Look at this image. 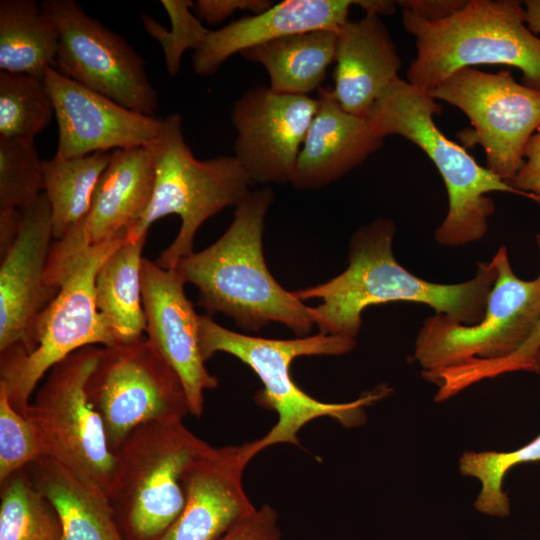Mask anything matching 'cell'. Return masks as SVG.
<instances>
[{
  "instance_id": "23",
  "label": "cell",
  "mask_w": 540,
  "mask_h": 540,
  "mask_svg": "<svg viewBox=\"0 0 540 540\" xmlns=\"http://www.w3.org/2000/svg\"><path fill=\"white\" fill-rule=\"evenodd\" d=\"M26 469L34 485L55 507L64 540H126L104 493L46 456Z\"/></svg>"
},
{
  "instance_id": "5",
  "label": "cell",
  "mask_w": 540,
  "mask_h": 540,
  "mask_svg": "<svg viewBox=\"0 0 540 540\" xmlns=\"http://www.w3.org/2000/svg\"><path fill=\"white\" fill-rule=\"evenodd\" d=\"M417 55L407 72L413 86L430 91L454 72L481 64L514 67L522 84L540 91V37L526 24L516 0H468L451 16L427 21L403 9Z\"/></svg>"
},
{
  "instance_id": "22",
  "label": "cell",
  "mask_w": 540,
  "mask_h": 540,
  "mask_svg": "<svg viewBox=\"0 0 540 540\" xmlns=\"http://www.w3.org/2000/svg\"><path fill=\"white\" fill-rule=\"evenodd\" d=\"M332 95L348 113L366 118L380 94L396 79L402 63L380 16L365 14L337 31Z\"/></svg>"
},
{
  "instance_id": "4",
  "label": "cell",
  "mask_w": 540,
  "mask_h": 540,
  "mask_svg": "<svg viewBox=\"0 0 540 540\" xmlns=\"http://www.w3.org/2000/svg\"><path fill=\"white\" fill-rule=\"evenodd\" d=\"M440 112V104L427 91L398 78L380 94L366 116L378 136L406 138L439 171L449 206L434 234L437 243L458 247L482 239L495 212V203L488 196L492 192L514 193L540 205V196L515 189L448 139L434 121Z\"/></svg>"
},
{
  "instance_id": "35",
  "label": "cell",
  "mask_w": 540,
  "mask_h": 540,
  "mask_svg": "<svg viewBox=\"0 0 540 540\" xmlns=\"http://www.w3.org/2000/svg\"><path fill=\"white\" fill-rule=\"evenodd\" d=\"M277 511L265 504L221 540H281Z\"/></svg>"
},
{
  "instance_id": "27",
  "label": "cell",
  "mask_w": 540,
  "mask_h": 540,
  "mask_svg": "<svg viewBox=\"0 0 540 540\" xmlns=\"http://www.w3.org/2000/svg\"><path fill=\"white\" fill-rule=\"evenodd\" d=\"M110 159L111 152H96L76 158L55 155L42 161L43 192L50 204L54 240L62 239L87 216Z\"/></svg>"
},
{
  "instance_id": "13",
  "label": "cell",
  "mask_w": 540,
  "mask_h": 540,
  "mask_svg": "<svg viewBox=\"0 0 540 540\" xmlns=\"http://www.w3.org/2000/svg\"><path fill=\"white\" fill-rule=\"evenodd\" d=\"M40 6L59 32L57 71L128 109L155 116L157 92L142 57L124 38L73 0H46Z\"/></svg>"
},
{
  "instance_id": "2",
  "label": "cell",
  "mask_w": 540,
  "mask_h": 540,
  "mask_svg": "<svg viewBox=\"0 0 540 540\" xmlns=\"http://www.w3.org/2000/svg\"><path fill=\"white\" fill-rule=\"evenodd\" d=\"M273 199L270 187L251 191L236 206L225 233L181 259L176 269L196 287L198 305L210 315L223 313L248 332L278 322L297 337H306L315 326L312 307L275 280L264 258L265 216Z\"/></svg>"
},
{
  "instance_id": "21",
  "label": "cell",
  "mask_w": 540,
  "mask_h": 540,
  "mask_svg": "<svg viewBox=\"0 0 540 540\" xmlns=\"http://www.w3.org/2000/svg\"><path fill=\"white\" fill-rule=\"evenodd\" d=\"M318 109L300 149L291 184L301 190L322 188L361 164L377 151L384 138L366 118L346 112L320 87Z\"/></svg>"
},
{
  "instance_id": "17",
  "label": "cell",
  "mask_w": 540,
  "mask_h": 540,
  "mask_svg": "<svg viewBox=\"0 0 540 540\" xmlns=\"http://www.w3.org/2000/svg\"><path fill=\"white\" fill-rule=\"evenodd\" d=\"M43 81L58 125L59 157L147 146L160 131L162 118L128 109L52 66L46 68Z\"/></svg>"
},
{
  "instance_id": "25",
  "label": "cell",
  "mask_w": 540,
  "mask_h": 540,
  "mask_svg": "<svg viewBox=\"0 0 540 540\" xmlns=\"http://www.w3.org/2000/svg\"><path fill=\"white\" fill-rule=\"evenodd\" d=\"M146 238L136 242L125 239L96 275V307L108 322L116 344L135 341L146 329L141 282Z\"/></svg>"
},
{
  "instance_id": "18",
  "label": "cell",
  "mask_w": 540,
  "mask_h": 540,
  "mask_svg": "<svg viewBox=\"0 0 540 540\" xmlns=\"http://www.w3.org/2000/svg\"><path fill=\"white\" fill-rule=\"evenodd\" d=\"M142 298L147 338L178 375L187 397L189 412L199 417L204 410V392L218 386V379L205 366L200 348V315L186 297L182 275L143 258Z\"/></svg>"
},
{
  "instance_id": "41",
  "label": "cell",
  "mask_w": 540,
  "mask_h": 540,
  "mask_svg": "<svg viewBox=\"0 0 540 540\" xmlns=\"http://www.w3.org/2000/svg\"><path fill=\"white\" fill-rule=\"evenodd\" d=\"M538 363H539V366H540V350H539V353H538Z\"/></svg>"
},
{
  "instance_id": "36",
  "label": "cell",
  "mask_w": 540,
  "mask_h": 540,
  "mask_svg": "<svg viewBox=\"0 0 540 540\" xmlns=\"http://www.w3.org/2000/svg\"><path fill=\"white\" fill-rule=\"evenodd\" d=\"M273 4V1L268 0H197L193 4V12L201 21L215 25L238 10L258 14Z\"/></svg>"
},
{
  "instance_id": "11",
  "label": "cell",
  "mask_w": 540,
  "mask_h": 540,
  "mask_svg": "<svg viewBox=\"0 0 540 540\" xmlns=\"http://www.w3.org/2000/svg\"><path fill=\"white\" fill-rule=\"evenodd\" d=\"M113 454L139 426L183 421L190 414L183 385L147 336L103 347L86 384Z\"/></svg>"
},
{
  "instance_id": "16",
  "label": "cell",
  "mask_w": 540,
  "mask_h": 540,
  "mask_svg": "<svg viewBox=\"0 0 540 540\" xmlns=\"http://www.w3.org/2000/svg\"><path fill=\"white\" fill-rule=\"evenodd\" d=\"M154 182V163L146 146L113 150L89 213L51 245L45 273L47 283L59 288L63 275L82 253L127 232L146 211Z\"/></svg>"
},
{
  "instance_id": "32",
  "label": "cell",
  "mask_w": 540,
  "mask_h": 540,
  "mask_svg": "<svg viewBox=\"0 0 540 540\" xmlns=\"http://www.w3.org/2000/svg\"><path fill=\"white\" fill-rule=\"evenodd\" d=\"M540 321L531 336L511 355L496 360L475 359L459 365L437 369L432 378L441 401L450 399L469 386L506 373L524 371L540 373Z\"/></svg>"
},
{
  "instance_id": "3",
  "label": "cell",
  "mask_w": 540,
  "mask_h": 540,
  "mask_svg": "<svg viewBox=\"0 0 540 540\" xmlns=\"http://www.w3.org/2000/svg\"><path fill=\"white\" fill-rule=\"evenodd\" d=\"M200 348L205 361L225 352L249 366L263 384L256 403L277 413L275 425L261 438L240 445L248 464L258 453L276 444L300 446L298 432L309 422L330 417L346 428L366 422L365 408L385 397L392 389L380 384L359 398L343 403L319 401L300 389L290 375L294 359L313 355H342L350 352L356 340L318 333L295 339H270L240 334L217 324L210 314L200 315Z\"/></svg>"
},
{
  "instance_id": "15",
  "label": "cell",
  "mask_w": 540,
  "mask_h": 540,
  "mask_svg": "<svg viewBox=\"0 0 540 540\" xmlns=\"http://www.w3.org/2000/svg\"><path fill=\"white\" fill-rule=\"evenodd\" d=\"M20 212L16 237L1 253L0 353L27 354L32 350L36 319L59 291L45 277L53 243L45 193Z\"/></svg>"
},
{
  "instance_id": "6",
  "label": "cell",
  "mask_w": 540,
  "mask_h": 540,
  "mask_svg": "<svg viewBox=\"0 0 540 540\" xmlns=\"http://www.w3.org/2000/svg\"><path fill=\"white\" fill-rule=\"evenodd\" d=\"M155 169L153 194L146 211L127 230L125 239L147 237L151 225L176 214L181 219L178 234L155 261L165 269L176 268L192 253L200 226L228 206H237L254 184L234 156L198 160L186 144L182 118L173 113L162 118L157 137L147 146Z\"/></svg>"
},
{
  "instance_id": "20",
  "label": "cell",
  "mask_w": 540,
  "mask_h": 540,
  "mask_svg": "<svg viewBox=\"0 0 540 540\" xmlns=\"http://www.w3.org/2000/svg\"><path fill=\"white\" fill-rule=\"evenodd\" d=\"M351 0H284L269 9L209 30L193 52L192 67L200 76L213 75L231 56L298 33L336 30L346 23Z\"/></svg>"
},
{
  "instance_id": "39",
  "label": "cell",
  "mask_w": 540,
  "mask_h": 540,
  "mask_svg": "<svg viewBox=\"0 0 540 540\" xmlns=\"http://www.w3.org/2000/svg\"><path fill=\"white\" fill-rule=\"evenodd\" d=\"M394 1L387 0H356L354 5L360 6L366 14L390 15L395 11Z\"/></svg>"
},
{
  "instance_id": "28",
  "label": "cell",
  "mask_w": 540,
  "mask_h": 540,
  "mask_svg": "<svg viewBox=\"0 0 540 540\" xmlns=\"http://www.w3.org/2000/svg\"><path fill=\"white\" fill-rule=\"evenodd\" d=\"M0 540H64L55 507L26 468L0 483Z\"/></svg>"
},
{
  "instance_id": "24",
  "label": "cell",
  "mask_w": 540,
  "mask_h": 540,
  "mask_svg": "<svg viewBox=\"0 0 540 540\" xmlns=\"http://www.w3.org/2000/svg\"><path fill=\"white\" fill-rule=\"evenodd\" d=\"M336 46L337 31L323 29L289 35L241 54L264 67L272 91L308 95L321 87L335 62Z\"/></svg>"
},
{
  "instance_id": "29",
  "label": "cell",
  "mask_w": 540,
  "mask_h": 540,
  "mask_svg": "<svg viewBox=\"0 0 540 540\" xmlns=\"http://www.w3.org/2000/svg\"><path fill=\"white\" fill-rule=\"evenodd\" d=\"M53 115L43 79L0 71V137L34 139Z\"/></svg>"
},
{
  "instance_id": "8",
  "label": "cell",
  "mask_w": 540,
  "mask_h": 540,
  "mask_svg": "<svg viewBox=\"0 0 540 540\" xmlns=\"http://www.w3.org/2000/svg\"><path fill=\"white\" fill-rule=\"evenodd\" d=\"M126 233L88 249L73 261L57 295L36 319L29 353H0V387L20 414H25L35 390L54 365L80 348L116 344L96 307L95 280L105 260L125 241Z\"/></svg>"
},
{
  "instance_id": "30",
  "label": "cell",
  "mask_w": 540,
  "mask_h": 540,
  "mask_svg": "<svg viewBox=\"0 0 540 540\" xmlns=\"http://www.w3.org/2000/svg\"><path fill=\"white\" fill-rule=\"evenodd\" d=\"M531 462L540 463V434L512 451H465L459 459V470L481 483L475 509L494 517L509 516L510 500L503 490L504 478L511 468Z\"/></svg>"
},
{
  "instance_id": "10",
  "label": "cell",
  "mask_w": 540,
  "mask_h": 540,
  "mask_svg": "<svg viewBox=\"0 0 540 540\" xmlns=\"http://www.w3.org/2000/svg\"><path fill=\"white\" fill-rule=\"evenodd\" d=\"M540 255V235L536 236ZM496 278L483 317L462 324L442 314L424 320L415 339L414 360L431 371L471 360L505 358L520 348L540 321V271L523 280L513 271L507 248L491 259Z\"/></svg>"
},
{
  "instance_id": "37",
  "label": "cell",
  "mask_w": 540,
  "mask_h": 540,
  "mask_svg": "<svg viewBox=\"0 0 540 540\" xmlns=\"http://www.w3.org/2000/svg\"><path fill=\"white\" fill-rule=\"evenodd\" d=\"M525 163L510 185L540 196V129L530 138L524 152Z\"/></svg>"
},
{
  "instance_id": "7",
  "label": "cell",
  "mask_w": 540,
  "mask_h": 540,
  "mask_svg": "<svg viewBox=\"0 0 540 540\" xmlns=\"http://www.w3.org/2000/svg\"><path fill=\"white\" fill-rule=\"evenodd\" d=\"M209 444L183 421H153L136 428L114 453L108 494L126 540H158L185 504L182 477Z\"/></svg>"
},
{
  "instance_id": "34",
  "label": "cell",
  "mask_w": 540,
  "mask_h": 540,
  "mask_svg": "<svg viewBox=\"0 0 540 540\" xmlns=\"http://www.w3.org/2000/svg\"><path fill=\"white\" fill-rule=\"evenodd\" d=\"M44 456L35 429L0 387V483Z\"/></svg>"
},
{
  "instance_id": "38",
  "label": "cell",
  "mask_w": 540,
  "mask_h": 540,
  "mask_svg": "<svg viewBox=\"0 0 540 540\" xmlns=\"http://www.w3.org/2000/svg\"><path fill=\"white\" fill-rule=\"evenodd\" d=\"M403 9L427 21L445 19L462 9L465 0H400L396 2Z\"/></svg>"
},
{
  "instance_id": "14",
  "label": "cell",
  "mask_w": 540,
  "mask_h": 540,
  "mask_svg": "<svg viewBox=\"0 0 540 540\" xmlns=\"http://www.w3.org/2000/svg\"><path fill=\"white\" fill-rule=\"evenodd\" d=\"M318 109L309 95L280 94L257 86L232 109L234 157L253 183H291L296 161Z\"/></svg>"
},
{
  "instance_id": "19",
  "label": "cell",
  "mask_w": 540,
  "mask_h": 540,
  "mask_svg": "<svg viewBox=\"0 0 540 540\" xmlns=\"http://www.w3.org/2000/svg\"><path fill=\"white\" fill-rule=\"evenodd\" d=\"M240 446H208L182 477L183 510L158 540H221L257 508L243 487Z\"/></svg>"
},
{
  "instance_id": "33",
  "label": "cell",
  "mask_w": 540,
  "mask_h": 540,
  "mask_svg": "<svg viewBox=\"0 0 540 540\" xmlns=\"http://www.w3.org/2000/svg\"><path fill=\"white\" fill-rule=\"evenodd\" d=\"M171 27L167 29L148 14H142L145 31L155 39L164 54L165 66L171 76L180 71L182 56L186 50H197L205 40L209 29L193 12L191 0H161Z\"/></svg>"
},
{
  "instance_id": "1",
  "label": "cell",
  "mask_w": 540,
  "mask_h": 540,
  "mask_svg": "<svg viewBox=\"0 0 540 540\" xmlns=\"http://www.w3.org/2000/svg\"><path fill=\"white\" fill-rule=\"evenodd\" d=\"M396 226L378 218L355 231L350 240L348 266L336 277L294 291L301 301L320 299L312 307L319 332L355 339L362 312L369 306L391 302L425 304L462 324L477 323L484 315L496 278L492 261L477 262L475 275L464 282L443 284L424 280L394 257Z\"/></svg>"
},
{
  "instance_id": "40",
  "label": "cell",
  "mask_w": 540,
  "mask_h": 540,
  "mask_svg": "<svg viewBox=\"0 0 540 540\" xmlns=\"http://www.w3.org/2000/svg\"><path fill=\"white\" fill-rule=\"evenodd\" d=\"M526 24L535 34H540V0H527L524 2Z\"/></svg>"
},
{
  "instance_id": "31",
  "label": "cell",
  "mask_w": 540,
  "mask_h": 540,
  "mask_svg": "<svg viewBox=\"0 0 540 540\" xmlns=\"http://www.w3.org/2000/svg\"><path fill=\"white\" fill-rule=\"evenodd\" d=\"M42 190V161L34 139L0 137V211H21Z\"/></svg>"
},
{
  "instance_id": "9",
  "label": "cell",
  "mask_w": 540,
  "mask_h": 540,
  "mask_svg": "<svg viewBox=\"0 0 540 540\" xmlns=\"http://www.w3.org/2000/svg\"><path fill=\"white\" fill-rule=\"evenodd\" d=\"M102 349L86 346L54 365L35 390L24 416L35 429L46 457L108 497L115 456L103 421L86 394L88 378Z\"/></svg>"
},
{
  "instance_id": "26",
  "label": "cell",
  "mask_w": 540,
  "mask_h": 540,
  "mask_svg": "<svg viewBox=\"0 0 540 540\" xmlns=\"http://www.w3.org/2000/svg\"><path fill=\"white\" fill-rule=\"evenodd\" d=\"M58 47L55 23L34 0L0 1V71L43 79Z\"/></svg>"
},
{
  "instance_id": "12",
  "label": "cell",
  "mask_w": 540,
  "mask_h": 540,
  "mask_svg": "<svg viewBox=\"0 0 540 540\" xmlns=\"http://www.w3.org/2000/svg\"><path fill=\"white\" fill-rule=\"evenodd\" d=\"M428 93L469 118L472 129L457 134L462 146L480 145L486 167L510 184L525 163L530 138L540 129V91L518 83L508 69L487 73L467 67Z\"/></svg>"
}]
</instances>
